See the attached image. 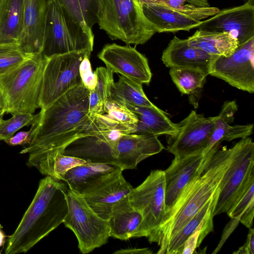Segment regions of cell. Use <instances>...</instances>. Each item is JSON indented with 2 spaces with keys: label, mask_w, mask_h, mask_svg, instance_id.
I'll list each match as a JSON object with an SVG mask.
<instances>
[{
  "label": "cell",
  "mask_w": 254,
  "mask_h": 254,
  "mask_svg": "<svg viewBox=\"0 0 254 254\" xmlns=\"http://www.w3.org/2000/svg\"><path fill=\"white\" fill-rule=\"evenodd\" d=\"M233 147L231 164L221 181L213 216L226 213L254 178V143L242 138Z\"/></svg>",
  "instance_id": "obj_11"
},
{
  "label": "cell",
  "mask_w": 254,
  "mask_h": 254,
  "mask_svg": "<svg viewBox=\"0 0 254 254\" xmlns=\"http://www.w3.org/2000/svg\"><path fill=\"white\" fill-rule=\"evenodd\" d=\"M24 11V0H0V44H19Z\"/></svg>",
  "instance_id": "obj_26"
},
{
  "label": "cell",
  "mask_w": 254,
  "mask_h": 254,
  "mask_svg": "<svg viewBox=\"0 0 254 254\" xmlns=\"http://www.w3.org/2000/svg\"><path fill=\"white\" fill-rule=\"evenodd\" d=\"M94 35L74 21L57 0H49L44 32L42 56L93 51Z\"/></svg>",
  "instance_id": "obj_6"
},
{
  "label": "cell",
  "mask_w": 254,
  "mask_h": 254,
  "mask_svg": "<svg viewBox=\"0 0 254 254\" xmlns=\"http://www.w3.org/2000/svg\"><path fill=\"white\" fill-rule=\"evenodd\" d=\"M142 219L141 214L132 206L127 196L123 198L113 206L108 220L110 237L121 240L132 238Z\"/></svg>",
  "instance_id": "obj_24"
},
{
  "label": "cell",
  "mask_w": 254,
  "mask_h": 254,
  "mask_svg": "<svg viewBox=\"0 0 254 254\" xmlns=\"http://www.w3.org/2000/svg\"><path fill=\"white\" fill-rule=\"evenodd\" d=\"M126 106L134 113L138 119L134 133L168 136L178 131V124L172 122L165 113L156 106L153 107Z\"/></svg>",
  "instance_id": "obj_23"
},
{
  "label": "cell",
  "mask_w": 254,
  "mask_h": 254,
  "mask_svg": "<svg viewBox=\"0 0 254 254\" xmlns=\"http://www.w3.org/2000/svg\"><path fill=\"white\" fill-rule=\"evenodd\" d=\"M94 72L97 78L95 89L101 99L106 103L110 99L111 90L114 83V72L107 67L103 66L97 67Z\"/></svg>",
  "instance_id": "obj_38"
},
{
  "label": "cell",
  "mask_w": 254,
  "mask_h": 254,
  "mask_svg": "<svg viewBox=\"0 0 254 254\" xmlns=\"http://www.w3.org/2000/svg\"><path fill=\"white\" fill-rule=\"evenodd\" d=\"M238 110L235 101H225L219 114L215 116V126L209 142L202 153V160L198 170L201 175L209 162L219 149L223 141H230L237 138H245L250 136L253 131V124L231 125L234 115Z\"/></svg>",
  "instance_id": "obj_18"
},
{
  "label": "cell",
  "mask_w": 254,
  "mask_h": 254,
  "mask_svg": "<svg viewBox=\"0 0 254 254\" xmlns=\"http://www.w3.org/2000/svg\"><path fill=\"white\" fill-rule=\"evenodd\" d=\"M105 113L120 125L135 131L138 119L125 105L108 100L105 103Z\"/></svg>",
  "instance_id": "obj_36"
},
{
  "label": "cell",
  "mask_w": 254,
  "mask_h": 254,
  "mask_svg": "<svg viewBox=\"0 0 254 254\" xmlns=\"http://www.w3.org/2000/svg\"><path fill=\"white\" fill-rule=\"evenodd\" d=\"M233 147L218 150L202 173L197 175L184 188L175 202L166 212L164 220L151 243L159 246L158 254H163L169 240L219 190L221 181L230 166Z\"/></svg>",
  "instance_id": "obj_3"
},
{
  "label": "cell",
  "mask_w": 254,
  "mask_h": 254,
  "mask_svg": "<svg viewBox=\"0 0 254 254\" xmlns=\"http://www.w3.org/2000/svg\"><path fill=\"white\" fill-rule=\"evenodd\" d=\"M119 168L114 165L87 162L68 171L63 181L69 189L81 194L97 181Z\"/></svg>",
  "instance_id": "obj_27"
},
{
  "label": "cell",
  "mask_w": 254,
  "mask_h": 254,
  "mask_svg": "<svg viewBox=\"0 0 254 254\" xmlns=\"http://www.w3.org/2000/svg\"><path fill=\"white\" fill-rule=\"evenodd\" d=\"M127 197L132 206L142 216L132 238L145 237L151 243L166 213L164 171L152 170L140 185L133 188Z\"/></svg>",
  "instance_id": "obj_8"
},
{
  "label": "cell",
  "mask_w": 254,
  "mask_h": 254,
  "mask_svg": "<svg viewBox=\"0 0 254 254\" xmlns=\"http://www.w3.org/2000/svg\"><path fill=\"white\" fill-rule=\"evenodd\" d=\"M90 56L86 55L82 60L79 67V72L83 86L91 90L95 88L97 78L95 72H93L89 61Z\"/></svg>",
  "instance_id": "obj_39"
},
{
  "label": "cell",
  "mask_w": 254,
  "mask_h": 254,
  "mask_svg": "<svg viewBox=\"0 0 254 254\" xmlns=\"http://www.w3.org/2000/svg\"><path fill=\"white\" fill-rule=\"evenodd\" d=\"M123 171L118 168L97 181L81 194L89 206L104 219L108 220L113 206L133 189L124 177Z\"/></svg>",
  "instance_id": "obj_17"
},
{
  "label": "cell",
  "mask_w": 254,
  "mask_h": 254,
  "mask_svg": "<svg viewBox=\"0 0 254 254\" xmlns=\"http://www.w3.org/2000/svg\"><path fill=\"white\" fill-rule=\"evenodd\" d=\"M47 59L35 54L0 74L1 113L33 114L40 108L43 76Z\"/></svg>",
  "instance_id": "obj_4"
},
{
  "label": "cell",
  "mask_w": 254,
  "mask_h": 254,
  "mask_svg": "<svg viewBox=\"0 0 254 254\" xmlns=\"http://www.w3.org/2000/svg\"><path fill=\"white\" fill-rule=\"evenodd\" d=\"M217 56L190 46L187 39L174 36L163 51L161 60L168 67L193 69L208 75L211 64Z\"/></svg>",
  "instance_id": "obj_22"
},
{
  "label": "cell",
  "mask_w": 254,
  "mask_h": 254,
  "mask_svg": "<svg viewBox=\"0 0 254 254\" xmlns=\"http://www.w3.org/2000/svg\"><path fill=\"white\" fill-rule=\"evenodd\" d=\"M86 162L83 159L59 152L45 154L32 152L29 154L27 165L36 168L43 175L63 181L68 171Z\"/></svg>",
  "instance_id": "obj_25"
},
{
  "label": "cell",
  "mask_w": 254,
  "mask_h": 254,
  "mask_svg": "<svg viewBox=\"0 0 254 254\" xmlns=\"http://www.w3.org/2000/svg\"><path fill=\"white\" fill-rule=\"evenodd\" d=\"M68 189L49 176L40 181L32 201L8 237L5 254L26 253L63 223L68 211Z\"/></svg>",
  "instance_id": "obj_2"
},
{
  "label": "cell",
  "mask_w": 254,
  "mask_h": 254,
  "mask_svg": "<svg viewBox=\"0 0 254 254\" xmlns=\"http://www.w3.org/2000/svg\"><path fill=\"white\" fill-rule=\"evenodd\" d=\"M215 119L191 111L178 123L177 132L167 136V150L176 157L202 153L213 132Z\"/></svg>",
  "instance_id": "obj_13"
},
{
  "label": "cell",
  "mask_w": 254,
  "mask_h": 254,
  "mask_svg": "<svg viewBox=\"0 0 254 254\" xmlns=\"http://www.w3.org/2000/svg\"><path fill=\"white\" fill-rule=\"evenodd\" d=\"M214 207L211 208L198 227L186 241L182 254H193L205 237L213 230V211Z\"/></svg>",
  "instance_id": "obj_35"
},
{
  "label": "cell",
  "mask_w": 254,
  "mask_h": 254,
  "mask_svg": "<svg viewBox=\"0 0 254 254\" xmlns=\"http://www.w3.org/2000/svg\"><path fill=\"white\" fill-rule=\"evenodd\" d=\"M202 153L175 157L164 172L166 212L172 206L184 188L198 175Z\"/></svg>",
  "instance_id": "obj_20"
},
{
  "label": "cell",
  "mask_w": 254,
  "mask_h": 254,
  "mask_svg": "<svg viewBox=\"0 0 254 254\" xmlns=\"http://www.w3.org/2000/svg\"><path fill=\"white\" fill-rule=\"evenodd\" d=\"M34 55L24 52L17 44H0V74L19 65Z\"/></svg>",
  "instance_id": "obj_34"
},
{
  "label": "cell",
  "mask_w": 254,
  "mask_h": 254,
  "mask_svg": "<svg viewBox=\"0 0 254 254\" xmlns=\"http://www.w3.org/2000/svg\"><path fill=\"white\" fill-rule=\"evenodd\" d=\"M49 0H24L23 27L19 42L25 53H41Z\"/></svg>",
  "instance_id": "obj_21"
},
{
  "label": "cell",
  "mask_w": 254,
  "mask_h": 254,
  "mask_svg": "<svg viewBox=\"0 0 254 254\" xmlns=\"http://www.w3.org/2000/svg\"><path fill=\"white\" fill-rule=\"evenodd\" d=\"M88 112L92 115H102L105 113V103L95 88L89 90Z\"/></svg>",
  "instance_id": "obj_42"
},
{
  "label": "cell",
  "mask_w": 254,
  "mask_h": 254,
  "mask_svg": "<svg viewBox=\"0 0 254 254\" xmlns=\"http://www.w3.org/2000/svg\"><path fill=\"white\" fill-rule=\"evenodd\" d=\"M72 18L89 34L97 23L98 0H57Z\"/></svg>",
  "instance_id": "obj_30"
},
{
  "label": "cell",
  "mask_w": 254,
  "mask_h": 254,
  "mask_svg": "<svg viewBox=\"0 0 254 254\" xmlns=\"http://www.w3.org/2000/svg\"><path fill=\"white\" fill-rule=\"evenodd\" d=\"M145 17L157 32H177L197 28L202 20L216 14V7L178 9L158 2L141 3Z\"/></svg>",
  "instance_id": "obj_14"
},
{
  "label": "cell",
  "mask_w": 254,
  "mask_h": 254,
  "mask_svg": "<svg viewBox=\"0 0 254 254\" xmlns=\"http://www.w3.org/2000/svg\"><path fill=\"white\" fill-rule=\"evenodd\" d=\"M169 74L178 90L188 95L198 92L207 76L199 70L177 67L170 68Z\"/></svg>",
  "instance_id": "obj_32"
},
{
  "label": "cell",
  "mask_w": 254,
  "mask_h": 254,
  "mask_svg": "<svg viewBox=\"0 0 254 254\" xmlns=\"http://www.w3.org/2000/svg\"><path fill=\"white\" fill-rule=\"evenodd\" d=\"M2 102L0 96V113L2 112Z\"/></svg>",
  "instance_id": "obj_48"
},
{
  "label": "cell",
  "mask_w": 254,
  "mask_h": 254,
  "mask_svg": "<svg viewBox=\"0 0 254 254\" xmlns=\"http://www.w3.org/2000/svg\"><path fill=\"white\" fill-rule=\"evenodd\" d=\"M66 198L68 211L63 223L75 234L80 252L88 254L106 244L110 237L108 221L100 217L81 194L69 188Z\"/></svg>",
  "instance_id": "obj_9"
},
{
  "label": "cell",
  "mask_w": 254,
  "mask_h": 254,
  "mask_svg": "<svg viewBox=\"0 0 254 254\" xmlns=\"http://www.w3.org/2000/svg\"><path fill=\"white\" fill-rule=\"evenodd\" d=\"M89 90L81 84L61 96L44 110L31 143L20 154L59 152L76 138L90 132L98 115L88 112Z\"/></svg>",
  "instance_id": "obj_1"
},
{
  "label": "cell",
  "mask_w": 254,
  "mask_h": 254,
  "mask_svg": "<svg viewBox=\"0 0 254 254\" xmlns=\"http://www.w3.org/2000/svg\"><path fill=\"white\" fill-rule=\"evenodd\" d=\"M133 132L131 129L120 125L107 114L98 115L94 128L70 143L62 154L88 162L115 165L120 138Z\"/></svg>",
  "instance_id": "obj_7"
},
{
  "label": "cell",
  "mask_w": 254,
  "mask_h": 254,
  "mask_svg": "<svg viewBox=\"0 0 254 254\" xmlns=\"http://www.w3.org/2000/svg\"><path fill=\"white\" fill-rule=\"evenodd\" d=\"M153 252L149 248H131L121 249L114 253L115 254H151Z\"/></svg>",
  "instance_id": "obj_46"
},
{
  "label": "cell",
  "mask_w": 254,
  "mask_h": 254,
  "mask_svg": "<svg viewBox=\"0 0 254 254\" xmlns=\"http://www.w3.org/2000/svg\"><path fill=\"white\" fill-rule=\"evenodd\" d=\"M150 2L161 3L169 7L178 9L210 7L208 0H147L145 3Z\"/></svg>",
  "instance_id": "obj_40"
},
{
  "label": "cell",
  "mask_w": 254,
  "mask_h": 254,
  "mask_svg": "<svg viewBox=\"0 0 254 254\" xmlns=\"http://www.w3.org/2000/svg\"><path fill=\"white\" fill-rule=\"evenodd\" d=\"M40 117L33 123L31 128L27 131H21L13 135L10 138L4 141L8 145L11 146L29 144L35 134L39 126L41 117V112Z\"/></svg>",
  "instance_id": "obj_41"
},
{
  "label": "cell",
  "mask_w": 254,
  "mask_h": 254,
  "mask_svg": "<svg viewBox=\"0 0 254 254\" xmlns=\"http://www.w3.org/2000/svg\"><path fill=\"white\" fill-rule=\"evenodd\" d=\"M98 57L114 73L142 84L149 85L151 81L152 73L148 60L135 48L107 44Z\"/></svg>",
  "instance_id": "obj_16"
},
{
  "label": "cell",
  "mask_w": 254,
  "mask_h": 254,
  "mask_svg": "<svg viewBox=\"0 0 254 254\" xmlns=\"http://www.w3.org/2000/svg\"><path fill=\"white\" fill-rule=\"evenodd\" d=\"M1 226L0 224V247L2 246L4 243L5 236L3 232L1 230Z\"/></svg>",
  "instance_id": "obj_47"
},
{
  "label": "cell",
  "mask_w": 254,
  "mask_h": 254,
  "mask_svg": "<svg viewBox=\"0 0 254 254\" xmlns=\"http://www.w3.org/2000/svg\"><path fill=\"white\" fill-rule=\"evenodd\" d=\"M198 30L210 32H227L238 41V47L254 37V2L219 10L211 18L202 20Z\"/></svg>",
  "instance_id": "obj_15"
},
{
  "label": "cell",
  "mask_w": 254,
  "mask_h": 254,
  "mask_svg": "<svg viewBox=\"0 0 254 254\" xmlns=\"http://www.w3.org/2000/svg\"><path fill=\"white\" fill-rule=\"evenodd\" d=\"M164 149L157 136L134 133L124 134L119 140L115 165L123 171L134 169L141 161Z\"/></svg>",
  "instance_id": "obj_19"
},
{
  "label": "cell",
  "mask_w": 254,
  "mask_h": 254,
  "mask_svg": "<svg viewBox=\"0 0 254 254\" xmlns=\"http://www.w3.org/2000/svg\"><path fill=\"white\" fill-rule=\"evenodd\" d=\"M249 231L246 243L234 254H254V229L253 228H249Z\"/></svg>",
  "instance_id": "obj_44"
},
{
  "label": "cell",
  "mask_w": 254,
  "mask_h": 254,
  "mask_svg": "<svg viewBox=\"0 0 254 254\" xmlns=\"http://www.w3.org/2000/svg\"><path fill=\"white\" fill-rule=\"evenodd\" d=\"M219 191V190L178 232L169 240L165 247L163 254H182L186 241L198 227L211 208L215 205Z\"/></svg>",
  "instance_id": "obj_31"
},
{
  "label": "cell",
  "mask_w": 254,
  "mask_h": 254,
  "mask_svg": "<svg viewBox=\"0 0 254 254\" xmlns=\"http://www.w3.org/2000/svg\"><path fill=\"white\" fill-rule=\"evenodd\" d=\"M91 53L84 50L47 58L40 99L41 110L46 109L65 93L82 84L79 65Z\"/></svg>",
  "instance_id": "obj_10"
},
{
  "label": "cell",
  "mask_w": 254,
  "mask_h": 254,
  "mask_svg": "<svg viewBox=\"0 0 254 254\" xmlns=\"http://www.w3.org/2000/svg\"><path fill=\"white\" fill-rule=\"evenodd\" d=\"M97 23L113 40L141 45L157 32L139 0H98Z\"/></svg>",
  "instance_id": "obj_5"
},
{
  "label": "cell",
  "mask_w": 254,
  "mask_h": 254,
  "mask_svg": "<svg viewBox=\"0 0 254 254\" xmlns=\"http://www.w3.org/2000/svg\"><path fill=\"white\" fill-rule=\"evenodd\" d=\"M253 203H254V178L251 180L245 190L226 213L230 218H238L240 220L242 213L249 205Z\"/></svg>",
  "instance_id": "obj_37"
},
{
  "label": "cell",
  "mask_w": 254,
  "mask_h": 254,
  "mask_svg": "<svg viewBox=\"0 0 254 254\" xmlns=\"http://www.w3.org/2000/svg\"><path fill=\"white\" fill-rule=\"evenodd\" d=\"M187 40L190 46L213 56L228 57L238 47L237 39L227 32H210L198 29Z\"/></svg>",
  "instance_id": "obj_28"
},
{
  "label": "cell",
  "mask_w": 254,
  "mask_h": 254,
  "mask_svg": "<svg viewBox=\"0 0 254 254\" xmlns=\"http://www.w3.org/2000/svg\"><path fill=\"white\" fill-rule=\"evenodd\" d=\"M12 117L4 120V115L0 113V140H5L12 137L19 129L31 126L40 117V112L36 115L30 113H14Z\"/></svg>",
  "instance_id": "obj_33"
},
{
  "label": "cell",
  "mask_w": 254,
  "mask_h": 254,
  "mask_svg": "<svg viewBox=\"0 0 254 254\" xmlns=\"http://www.w3.org/2000/svg\"><path fill=\"white\" fill-rule=\"evenodd\" d=\"M109 100L125 106L153 107L155 106L145 94L142 84L132 81L122 75L114 82Z\"/></svg>",
  "instance_id": "obj_29"
},
{
  "label": "cell",
  "mask_w": 254,
  "mask_h": 254,
  "mask_svg": "<svg viewBox=\"0 0 254 254\" xmlns=\"http://www.w3.org/2000/svg\"><path fill=\"white\" fill-rule=\"evenodd\" d=\"M209 75L220 78L243 91L254 92V37L238 47L228 57L217 56Z\"/></svg>",
  "instance_id": "obj_12"
},
{
  "label": "cell",
  "mask_w": 254,
  "mask_h": 254,
  "mask_svg": "<svg viewBox=\"0 0 254 254\" xmlns=\"http://www.w3.org/2000/svg\"><path fill=\"white\" fill-rule=\"evenodd\" d=\"M254 215V203L249 205L241 215L240 222L248 228H252Z\"/></svg>",
  "instance_id": "obj_45"
},
{
  "label": "cell",
  "mask_w": 254,
  "mask_h": 254,
  "mask_svg": "<svg viewBox=\"0 0 254 254\" xmlns=\"http://www.w3.org/2000/svg\"><path fill=\"white\" fill-rule=\"evenodd\" d=\"M240 220L238 218H231L230 221L228 223L225 227L221 239L217 247L214 250L212 254H217L221 249L226 240L235 230L236 227L239 224Z\"/></svg>",
  "instance_id": "obj_43"
}]
</instances>
